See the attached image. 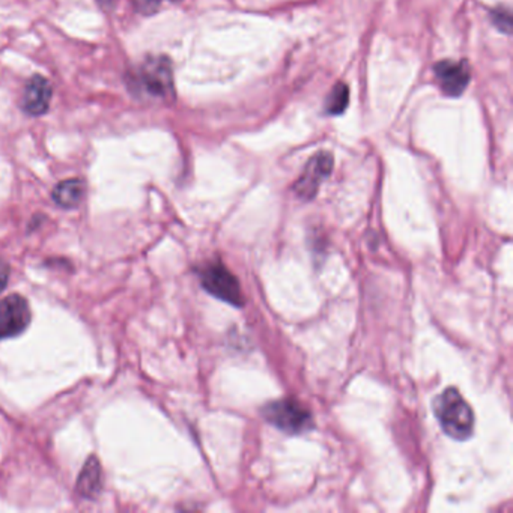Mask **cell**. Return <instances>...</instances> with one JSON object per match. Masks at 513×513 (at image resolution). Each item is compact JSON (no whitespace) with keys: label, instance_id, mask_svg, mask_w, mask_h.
Listing matches in <instances>:
<instances>
[{"label":"cell","instance_id":"ba28073f","mask_svg":"<svg viewBox=\"0 0 513 513\" xmlns=\"http://www.w3.org/2000/svg\"><path fill=\"white\" fill-rule=\"evenodd\" d=\"M51 95H53V89H51L50 82L37 74L29 78V82L24 86L22 109L31 116L44 115L50 107Z\"/></svg>","mask_w":513,"mask_h":513},{"label":"cell","instance_id":"7a4b0ae2","mask_svg":"<svg viewBox=\"0 0 513 513\" xmlns=\"http://www.w3.org/2000/svg\"><path fill=\"white\" fill-rule=\"evenodd\" d=\"M134 87L156 100H174L172 64L165 56L148 58L134 74Z\"/></svg>","mask_w":513,"mask_h":513},{"label":"cell","instance_id":"5bb4252c","mask_svg":"<svg viewBox=\"0 0 513 513\" xmlns=\"http://www.w3.org/2000/svg\"><path fill=\"white\" fill-rule=\"evenodd\" d=\"M10 279V266H6L5 262H0V292L6 288Z\"/></svg>","mask_w":513,"mask_h":513},{"label":"cell","instance_id":"7c38bea8","mask_svg":"<svg viewBox=\"0 0 513 513\" xmlns=\"http://www.w3.org/2000/svg\"><path fill=\"white\" fill-rule=\"evenodd\" d=\"M494 22L500 29H503L504 32H510V26H512V20H510V13L508 11L501 10L494 13Z\"/></svg>","mask_w":513,"mask_h":513},{"label":"cell","instance_id":"9c48e42d","mask_svg":"<svg viewBox=\"0 0 513 513\" xmlns=\"http://www.w3.org/2000/svg\"><path fill=\"white\" fill-rule=\"evenodd\" d=\"M103 486V472H101L100 461L95 456L87 459L78 476L76 490L85 499H95L100 494Z\"/></svg>","mask_w":513,"mask_h":513},{"label":"cell","instance_id":"3957f363","mask_svg":"<svg viewBox=\"0 0 513 513\" xmlns=\"http://www.w3.org/2000/svg\"><path fill=\"white\" fill-rule=\"evenodd\" d=\"M262 416L273 427L288 434H302L310 431L313 428L310 411L293 399H280L266 403V407L262 408Z\"/></svg>","mask_w":513,"mask_h":513},{"label":"cell","instance_id":"4fadbf2b","mask_svg":"<svg viewBox=\"0 0 513 513\" xmlns=\"http://www.w3.org/2000/svg\"><path fill=\"white\" fill-rule=\"evenodd\" d=\"M163 2H174L175 4V2H179V0H140V5H142L143 11L151 13V11H156Z\"/></svg>","mask_w":513,"mask_h":513},{"label":"cell","instance_id":"52a82bcc","mask_svg":"<svg viewBox=\"0 0 513 513\" xmlns=\"http://www.w3.org/2000/svg\"><path fill=\"white\" fill-rule=\"evenodd\" d=\"M434 73L441 91L449 96L463 95L472 80V73L465 62L441 60L434 67Z\"/></svg>","mask_w":513,"mask_h":513},{"label":"cell","instance_id":"8fae6325","mask_svg":"<svg viewBox=\"0 0 513 513\" xmlns=\"http://www.w3.org/2000/svg\"><path fill=\"white\" fill-rule=\"evenodd\" d=\"M349 104V87L345 83H338L327 98L326 111L328 115H340Z\"/></svg>","mask_w":513,"mask_h":513},{"label":"cell","instance_id":"30bf717a","mask_svg":"<svg viewBox=\"0 0 513 513\" xmlns=\"http://www.w3.org/2000/svg\"><path fill=\"white\" fill-rule=\"evenodd\" d=\"M86 194V184L82 179H67L56 185L51 197L56 205L62 208H76L82 203Z\"/></svg>","mask_w":513,"mask_h":513},{"label":"cell","instance_id":"5b68a950","mask_svg":"<svg viewBox=\"0 0 513 513\" xmlns=\"http://www.w3.org/2000/svg\"><path fill=\"white\" fill-rule=\"evenodd\" d=\"M32 320L28 300L19 293L0 302V339L22 335Z\"/></svg>","mask_w":513,"mask_h":513},{"label":"cell","instance_id":"6da1fadb","mask_svg":"<svg viewBox=\"0 0 513 513\" xmlns=\"http://www.w3.org/2000/svg\"><path fill=\"white\" fill-rule=\"evenodd\" d=\"M434 413L441 429L458 441H465L474 432V413L458 390L450 387L434 399Z\"/></svg>","mask_w":513,"mask_h":513},{"label":"cell","instance_id":"277c9868","mask_svg":"<svg viewBox=\"0 0 513 513\" xmlns=\"http://www.w3.org/2000/svg\"><path fill=\"white\" fill-rule=\"evenodd\" d=\"M201 284L212 297L230 302L232 306H243V292L238 279L220 262H212L202 268Z\"/></svg>","mask_w":513,"mask_h":513},{"label":"cell","instance_id":"9a60e30c","mask_svg":"<svg viewBox=\"0 0 513 513\" xmlns=\"http://www.w3.org/2000/svg\"><path fill=\"white\" fill-rule=\"evenodd\" d=\"M98 2H100L101 5H103V6H111L112 5V0H98Z\"/></svg>","mask_w":513,"mask_h":513},{"label":"cell","instance_id":"8992f818","mask_svg":"<svg viewBox=\"0 0 513 513\" xmlns=\"http://www.w3.org/2000/svg\"><path fill=\"white\" fill-rule=\"evenodd\" d=\"M333 170V156L330 152H318L313 156L293 185V190L302 199H312L317 196L318 190L321 187L322 181L328 178Z\"/></svg>","mask_w":513,"mask_h":513}]
</instances>
